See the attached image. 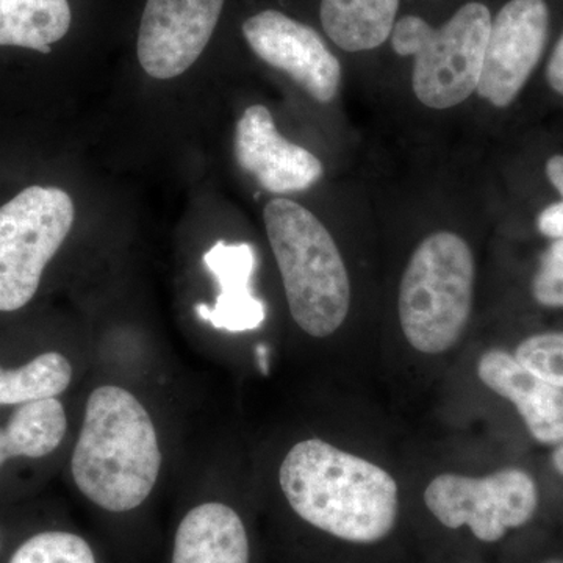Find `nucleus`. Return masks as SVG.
<instances>
[{"instance_id":"nucleus-13","label":"nucleus","mask_w":563,"mask_h":563,"mask_svg":"<svg viewBox=\"0 0 563 563\" xmlns=\"http://www.w3.org/2000/svg\"><path fill=\"white\" fill-rule=\"evenodd\" d=\"M207 269L213 274L220 295L213 307L198 303L196 313L214 329L247 332L261 328L266 318L265 303L251 288L255 269V251L250 243L220 240L203 254Z\"/></svg>"},{"instance_id":"nucleus-3","label":"nucleus","mask_w":563,"mask_h":563,"mask_svg":"<svg viewBox=\"0 0 563 563\" xmlns=\"http://www.w3.org/2000/svg\"><path fill=\"white\" fill-rule=\"evenodd\" d=\"M263 220L292 320L314 339L332 335L350 313L351 282L331 232L291 199H273Z\"/></svg>"},{"instance_id":"nucleus-12","label":"nucleus","mask_w":563,"mask_h":563,"mask_svg":"<svg viewBox=\"0 0 563 563\" xmlns=\"http://www.w3.org/2000/svg\"><path fill=\"white\" fill-rule=\"evenodd\" d=\"M485 387L514 404L536 442L558 446L563 442V388L526 368L515 354L485 352L477 362Z\"/></svg>"},{"instance_id":"nucleus-1","label":"nucleus","mask_w":563,"mask_h":563,"mask_svg":"<svg viewBox=\"0 0 563 563\" xmlns=\"http://www.w3.org/2000/svg\"><path fill=\"white\" fill-rule=\"evenodd\" d=\"M279 484L292 512L343 542H380L398 521L399 488L391 474L321 439L288 451Z\"/></svg>"},{"instance_id":"nucleus-21","label":"nucleus","mask_w":563,"mask_h":563,"mask_svg":"<svg viewBox=\"0 0 563 563\" xmlns=\"http://www.w3.org/2000/svg\"><path fill=\"white\" fill-rule=\"evenodd\" d=\"M532 296L540 306L563 309V239L553 240L540 257Z\"/></svg>"},{"instance_id":"nucleus-10","label":"nucleus","mask_w":563,"mask_h":563,"mask_svg":"<svg viewBox=\"0 0 563 563\" xmlns=\"http://www.w3.org/2000/svg\"><path fill=\"white\" fill-rule=\"evenodd\" d=\"M242 31L262 62L284 70L314 101L328 103L339 95L342 65L310 25L279 10H263L247 18Z\"/></svg>"},{"instance_id":"nucleus-20","label":"nucleus","mask_w":563,"mask_h":563,"mask_svg":"<svg viewBox=\"0 0 563 563\" xmlns=\"http://www.w3.org/2000/svg\"><path fill=\"white\" fill-rule=\"evenodd\" d=\"M526 368L563 388V332H543L528 336L515 351Z\"/></svg>"},{"instance_id":"nucleus-16","label":"nucleus","mask_w":563,"mask_h":563,"mask_svg":"<svg viewBox=\"0 0 563 563\" xmlns=\"http://www.w3.org/2000/svg\"><path fill=\"white\" fill-rule=\"evenodd\" d=\"M73 25L69 0H0V47L51 54Z\"/></svg>"},{"instance_id":"nucleus-8","label":"nucleus","mask_w":563,"mask_h":563,"mask_svg":"<svg viewBox=\"0 0 563 563\" xmlns=\"http://www.w3.org/2000/svg\"><path fill=\"white\" fill-rule=\"evenodd\" d=\"M551 21L550 0H507L496 11L476 88L481 98L498 109L518 98L542 60Z\"/></svg>"},{"instance_id":"nucleus-6","label":"nucleus","mask_w":563,"mask_h":563,"mask_svg":"<svg viewBox=\"0 0 563 563\" xmlns=\"http://www.w3.org/2000/svg\"><path fill=\"white\" fill-rule=\"evenodd\" d=\"M74 217L68 192L40 185L0 207V312H16L32 301Z\"/></svg>"},{"instance_id":"nucleus-11","label":"nucleus","mask_w":563,"mask_h":563,"mask_svg":"<svg viewBox=\"0 0 563 563\" xmlns=\"http://www.w3.org/2000/svg\"><path fill=\"white\" fill-rule=\"evenodd\" d=\"M236 162L273 195H288L313 187L321 179L322 163L312 152L284 139L272 111L252 106L236 124Z\"/></svg>"},{"instance_id":"nucleus-5","label":"nucleus","mask_w":563,"mask_h":563,"mask_svg":"<svg viewBox=\"0 0 563 563\" xmlns=\"http://www.w3.org/2000/svg\"><path fill=\"white\" fill-rule=\"evenodd\" d=\"M492 20L488 5L470 0L440 27L417 14L396 21L391 47L401 57H413L412 87L422 106L453 109L476 91Z\"/></svg>"},{"instance_id":"nucleus-9","label":"nucleus","mask_w":563,"mask_h":563,"mask_svg":"<svg viewBox=\"0 0 563 563\" xmlns=\"http://www.w3.org/2000/svg\"><path fill=\"white\" fill-rule=\"evenodd\" d=\"M225 0H146L136 35V57L152 79L187 73L207 49Z\"/></svg>"},{"instance_id":"nucleus-15","label":"nucleus","mask_w":563,"mask_h":563,"mask_svg":"<svg viewBox=\"0 0 563 563\" xmlns=\"http://www.w3.org/2000/svg\"><path fill=\"white\" fill-rule=\"evenodd\" d=\"M401 0H321L320 21L339 49L357 54L390 40Z\"/></svg>"},{"instance_id":"nucleus-4","label":"nucleus","mask_w":563,"mask_h":563,"mask_svg":"<svg viewBox=\"0 0 563 563\" xmlns=\"http://www.w3.org/2000/svg\"><path fill=\"white\" fill-rule=\"evenodd\" d=\"M474 257L453 232H437L418 244L399 285L404 336L421 354L439 355L461 340L473 309Z\"/></svg>"},{"instance_id":"nucleus-24","label":"nucleus","mask_w":563,"mask_h":563,"mask_svg":"<svg viewBox=\"0 0 563 563\" xmlns=\"http://www.w3.org/2000/svg\"><path fill=\"white\" fill-rule=\"evenodd\" d=\"M255 354H257L258 368H261V372L263 374H268L269 373V363H268V350H266V346H263V344H258L257 351H255Z\"/></svg>"},{"instance_id":"nucleus-26","label":"nucleus","mask_w":563,"mask_h":563,"mask_svg":"<svg viewBox=\"0 0 563 563\" xmlns=\"http://www.w3.org/2000/svg\"><path fill=\"white\" fill-rule=\"evenodd\" d=\"M551 563H561V562H551Z\"/></svg>"},{"instance_id":"nucleus-19","label":"nucleus","mask_w":563,"mask_h":563,"mask_svg":"<svg viewBox=\"0 0 563 563\" xmlns=\"http://www.w3.org/2000/svg\"><path fill=\"white\" fill-rule=\"evenodd\" d=\"M10 563H98L87 540L73 532L36 533L18 548Z\"/></svg>"},{"instance_id":"nucleus-2","label":"nucleus","mask_w":563,"mask_h":563,"mask_svg":"<svg viewBox=\"0 0 563 563\" xmlns=\"http://www.w3.org/2000/svg\"><path fill=\"white\" fill-rule=\"evenodd\" d=\"M161 470L157 429L140 399L118 385L92 390L70 459L81 495L107 512H131L150 498Z\"/></svg>"},{"instance_id":"nucleus-14","label":"nucleus","mask_w":563,"mask_h":563,"mask_svg":"<svg viewBox=\"0 0 563 563\" xmlns=\"http://www.w3.org/2000/svg\"><path fill=\"white\" fill-rule=\"evenodd\" d=\"M246 526L224 503H203L181 518L173 563H250Z\"/></svg>"},{"instance_id":"nucleus-23","label":"nucleus","mask_w":563,"mask_h":563,"mask_svg":"<svg viewBox=\"0 0 563 563\" xmlns=\"http://www.w3.org/2000/svg\"><path fill=\"white\" fill-rule=\"evenodd\" d=\"M547 81L551 90L563 98V31L555 41L550 60L547 63Z\"/></svg>"},{"instance_id":"nucleus-17","label":"nucleus","mask_w":563,"mask_h":563,"mask_svg":"<svg viewBox=\"0 0 563 563\" xmlns=\"http://www.w3.org/2000/svg\"><path fill=\"white\" fill-rule=\"evenodd\" d=\"M66 431L68 418L57 398L21 404L0 429V466L14 457H46L60 446Z\"/></svg>"},{"instance_id":"nucleus-25","label":"nucleus","mask_w":563,"mask_h":563,"mask_svg":"<svg viewBox=\"0 0 563 563\" xmlns=\"http://www.w3.org/2000/svg\"><path fill=\"white\" fill-rule=\"evenodd\" d=\"M551 463H553L555 472L563 476V442L559 443L551 454Z\"/></svg>"},{"instance_id":"nucleus-7","label":"nucleus","mask_w":563,"mask_h":563,"mask_svg":"<svg viewBox=\"0 0 563 563\" xmlns=\"http://www.w3.org/2000/svg\"><path fill=\"white\" fill-rule=\"evenodd\" d=\"M536 481L521 468H503L484 477L444 473L424 490L429 512L448 529L468 528L477 540L496 543L523 528L539 509Z\"/></svg>"},{"instance_id":"nucleus-18","label":"nucleus","mask_w":563,"mask_h":563,"mask_svg":"<svg viewBox=\"0 0 563 563\" xmlns=\"http://www.w3.org/2000/svg\"><path fill=\"white\" fill-rule=\"evenodd\" d=\"M73 380V365L60 352H44L16 369L0 366V406L57 398Z\"/></svg>"},{"instance_id":"nucleus-22","label":"nucleus","mask_w":563,"mask_h":563,"mask_svg":"<svg viewBox=\"0 0 563 563\" xmlns=\"http://www.w3.org/2000/svg\"><path fill=\"white\" fill-rule=\"evenodd\" d=\"M547 177L555 190L561 192L562 201L551 203L537 217V229L551 240L563 239V155H553L547 162Z\"/></svg>"}]
</instances>
